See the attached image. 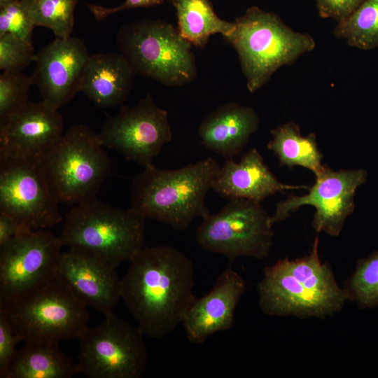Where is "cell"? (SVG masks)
I'll use <instances>...</instances> for the list:
<instances>
[{
    "label": "cell",
    "mask_w": 378,
    "mask_h": 378,
    "mask_svg": "<svg viewBox=\"0 0 378 378\" xmlns=\"http://www.w3.org/2000/svg\"><path fill=\"white\" fill-rule=\"evenodd\" d=\"M99 134L87 125L70 127L43 160L51 188L60 203L96 198L111 172V162Z\"/></svg>",
    "instance_id": "cell-8"
},
{
    "label": "cell",
    "mask_w": 378,
    "mask_h": 378,
    "mask_svg": "<svg viewBox=\"0 0 378 378\" xmlns=\"http://www.w3.org/2000/svg\"><path fill=\"white\" fill-rule=\"evenodd\" d=\"M22 340L13 331L6 318L0 313V377L6 378L10 363L18 350L16 345Z\"/></svg>",
    "instance_id": "cell-31"
},
{
    "label": "cell",
    "mask_w": 378,
    "mask_h": 378,
    "mask_svg": "<svg viewBox=\"0 0 378 378\" xmlns=\"http://www.w3.org/2000/svg\"><path fill=\"white\" fill-rule=\"evenodd\" d=\"M98 134L104 146L144 167L153 164L172 139L168 112L155 104L150 93L134 106H122L116 115L106 120Z\"/></svg>",
    "instance_id": "cell-13"
},
{
    "label": "cell",
    "mask_w": 378,
    "mask_h": 378,
    "mask_svg": "<svg viewBox=\"0 0 378 378\" xmlns=\"http://www.w3.org/2000/svg\"><path fill=\"white\" fill-rule=\"evenodd\" d=\"M343 288L348 300L360 309L378 307V251L357 261Z\"/></svg>",
    "instance_id": "cell-27"
},
{
    "label": "cell",
    "mask_w": 378,
    "mask_h": 378,
    "mask_svg": "<svg viewBox=\"0 0 378 378\" xmlns=\"http://www.w3.org/2000/svg\"><path fill=\"white\" fill-rule=\"evenodd\" d=\"M120 279V298L145 335L162 338L175 330L195 299V267L178 249L144 247Z\"/></svg>",
    "instance_id": "cell-1"
},
{
    "label": "cell",
    "mask_w": 378,
    "mask_h": 378,
    "mask_svg": "<svg viewBox=\"0 0 378 378\" xmlns=\"http://www.w3.org/2000/svg\"><path fill=\"white\" fill-rule=\"evenodd\" d=\"M46 229L19 234L0 246V303L52 274L62 247Z\"/></svg>",
    "instance_id": "cell-14"
},
{
    "label": "cell",
    "mask_w": 378,
    "mask_h": 378,
    "mask_svg": "<svg viewBox=\"0 0 378 378\" xmlns=\"http://www.w3.org/2000/svg\"><path fill=\"white\" fill-rule=\"evenodd\" d=\"M318 244L317 236L307 255L264 267L257 289L265 314L325 319L342 309L346 294L329 263L321 261Z\"/></svg>",
    "instance_id": "cell-2"
},
{
    "label": "cell",
    "mask_w": 378,
    "mask_h": 378,
    "mask_svg": "<svg viewBox=\"0 0 378 378\" xmlns=\"http://www.w3.org/2000/svg\"><path fill=\"white\" fill-rule=\"evenodd\" d=\"M333 34L351 47L364 50L378 48V0H363L337 22Z\"/></svg>",
    "instance_id": "cell-25"
},
{
    "label": "cell",
    "mask_w": 378,
    "mask_h": 378,
    "mask_svg": "<svg viewBox=\"0 0 378 378\" xmlns=\"http://www.w3.org/2000/svg\"><path fill=\"white\" fill-rule=\"evenodd\" d=\"M258 126L259 117L253 108L228 102L202 120L198 134L205 148L232 158L243 150Z\"/></svg>",
    "instance_id": "cell-20"
},
{
    "label": "cell",
    "mask_w": 378,
    "mask_h": 378,
    "mask_svg": "<svg viewBox=\"0 0 378 378\" xmlns=\"http://www.w3.org/2000/svg\"><path fill=\"white\" fill-rule=\"evenodd\" d=\"M315 177L307 194L290 195L276 204L274 214L270 216L272 225L286 220L300 207L312 206L315 208L312 223L314 231L332 237L340 235L346 218L354 211L356 192L366 182L368 173L363 169L335 171L325 165Z\"/></svg>",
    "instance_id": "cell-12"
},
{
    "label": "cell",
    "mask_w": 378,
    "mask_h": 378,
    "mask_svg": "<svg viewBox=\"0 0 378 378\" xmlns=\"http://www.w3.org/2000/svg\"><path fill=\"white\" fill-rule=\"evenodd\" d=\"M176 9L177 29L180 35L198 48H204L211 36L227 35L234 22L219 18L211 0H172Z\"/></svg>",
    "instance_id": "cell-24"
},
{
    "label": "cell",
    "mask_w": 378,
    "mask_h": 378,
    "mask_svg": "<svg viewBox=\"0 0 378 378\" xmlns=\"http://www.w3.org/2000/svg\"><path fill=\"white\" fill-rule=\"evenodd\" d=\"M79 373L77 363L58 342H26L10 363L6 378H70Z\"/></svg>",
    "instance_id": "cell-22"
},
{
    "label": "cell",
    "mask_w": 378,
    "mask_h": 378,
    "mask_svg": "<svg viewBox=\"0 0 378 378\" xmlns=\"http://www.w3.org/2000/svg\"><path fill=\"white\" fill-rule=\"evenodd\" d=\"M55 272L87 307L104 316L113 314L120 298V279L115 269L69 249L61 253Z\"/></svg>",
    "instance_id": "cell-18"
},
{
    "label": "cell",
    "mask_w": 378,
    "mask_h": 378,
    "mask_svg": "<svg viewBox=\"0 0 378 378\" xmlns=\"http://www.w3.org/2000/svg\"><path fill=\"white\" fill-rule=\"evenodd\" d=\"M57 200L41 162L0 157V213L31 230L62 221Z\"/></svg>",
    "instance_id": "cell-11"
},
{
    "label": "cell",
    "mask_w": 378,
    "mask_h": 378,
    "mask_svg": "<svg viewBox=\"0 0 378 378\" xmlns=\"http://www.w3.org/2000/svg\"><path fill=\"white\" fill-rule=\"evenodd\" d=\"M34 27L20 0H0V35L9 34L32 43Z\"/></svg>",
    "instance_id": "cell-29"
},
{
    "label": "cell",
    "mask_w": 378,
    "mask_h": 378,
    "mask_svg": "<svg viewBox=\"0 0 378 378\" xmlns=\"http://www.w3.org/2000/svg\"><path fill=\"white\" fill-rule=\"evenodd\" d=\"M78 337L77 365L88 378H141L148 354L142 330L113 314Z\"/></svg>",
    "instance_id": "cell-9"
},
{
    "label": "cell",
    "mask_w": 378,
    "mask_h": 378,
    "mask_svg": "<svg viewBox=\"0 0 378 378\" xmlns=\"http://www.w3.org/2000/svg\"><path fill=\"white\" fill-rule=\"evenodd\" d=\"M172 0H125L120 6L115 7H106L101 5L87 4L94 18L99 21L118 12L128 10L139 8H148L162 4L164 1L171 2Z\"/></svg>",
    "instance_id": "cell-33"
},
{
    "label": "cell",
    "mask_w": 378,
    "mask_h": 378,
    "mask_svg": "<svg viewBox=\"0 0 378 378\" xmlns=\"http://www.w3.org/2000/svg\"><path fill=\"white\" fill-rule=\"evenodd\" d=\"M0 313L24 342L78 339L88 327L87 307L56 272L0 303Z\"/></svg>",
    "instance_id": "cell-6"
},
{
    "label": "cell",
    "mask_w": 378,
    "mask_h": 378,
    "mask_svg": "<svg viewBox=\"0 0 378 378\" xmlns=\"http://www.w3.org/2000/svg\"><path fill=\"white\" fill-rule=\"evenodd\" d=\"M271 134L272 139L267 147L277 157L280 165L304 167L315 176L324 169L323 154L314 133L304 136L298 124L288 122L273 128Z\"/></svg>",
    "instance_id": "cell-23"
},
{
    "label": "cell",
    "mask_w": 378,
    "mask_h": 378,
    "mask_svg": "<svg viewBox=\"0 0 378 378\" xmlns=\"http://www.w3.org/2000/svg\"><path fill=\"white\" fill-rule=\"evenodd\" d=\"M64 120L43 101L28 102L0 122V157L43 162L62 136Z\"/></svg>",
    "instance_id": "cell-15"
},
{
    "label": "cell",
    "mask_w": 378,
    "mask_h": 378,
    "mask_svg": "<svg viewBox=\"0 0 378 378\" xmlns=\"http://www.w3.org/2000/svg\"><path fill=\"white\" fill-rule=\"evenodd\" d=\"M272 227L270 216L260 202L230 200L218 212L202 218L196 240L204 250L230 261L239 257L263 259L273 244Z\"/></svg>",
    "instance_id": "cell-10"
},
{
    "label": "cell",
    "mask_w": 378,
    "mask_h": 378,
    "mask_svg": "<svg viewBox=\"0 0 378 378\" xmlns=\"http://www.w3.org/2000/svg\"><path fill=\"white\" fill-rule=\"evenodd\" d=\"M246 288L243 277L232 267L226 268L211 290L201 298L195 297L188 308L181 323L188 340L202 344L216 332L232 328Z\"/></svg>",
    "instance_id": "cell-17"
},
{
    "label": "cell",
    "mask_w": 378,
    "mask_h": 378,
    "mask_svg": "<svg viewBox=\"0 0 378 378\" xmlns=\"http://www.w3.org/2000/svg\"><path fill=\"white\" fill-rule=\"evenodd\" d=\"M90 55L83 41L71 36L55 37L41 48L31 77L42 101L57 110L71 101L80 91Z\"/></svg>",
    "instance_id": "cell-16"
},
{
    "label": "cell",
    "mask_w": 378,
    "mask_h": 378,
    "mask_svg": "<svg viewBox=\"0 0 378 378\" xmlns=\"http://www.w3.org/2000/svg\"><path fill=\"white\" fill-rule=\"evenodd\" d=\"M116 43L136 75L169 87L192 82L197 68L192 44L172 24L144 19L121 26Z\"/></svg>",
    "instance_id": "cell-7"
},
{
    "label": "cell",
    "mask_w": 378,
    "mask_h": 378,
    "mask_svg": "<svg viewBox=\"0 0 378 378\" xmlns=\"http://www.w3.org/2000/svg\"><path fill=\"white\" fill-rule=\"evenodd\" d=\"M135 76L129 62L120 52L90 55L80 91L99 107H115L127 99Z\"/></svg>",
    "instance_id": "cell-21"
},
{
    "label": "cell",
    "mask_w": 378,
    "mask_h": 378,
    "mask_svg": "<svg viewBox=\"0 0 378 378\" xmlns=\"http://www.w3.org/2000/svg\"><path fill=\"white\" fill-rule=\"evenodd\" d=\"M35 27L50 29L55 37L69 38L78 0H20Z\"/></svg>",
    "instance_id": "cell-26"
},
{
    "label": "cell",
    "mask_w": 378,
    "mask_h": 378,
    "mask_svg": "<svg viewBox=\"0 0 378 378\" xmlns=\"http://www.w3.org/2000/svg\"><path fill=\"white\" fill-rule=\"evenodd\" d=\"M308 189L307 186L285 184L271 172L258 149L253 148L239 162L225 160L212 181L211 189L226 199L260 202L288 190Z\"/></svg>",
    "instance_id": "cell-19"
},
{
    "label": "cell",
    "mask_w": 378,
    "mask_h": 378,
    "mask_svg": "<svg viewBox=\"0 0 378 378\" xmlns=\"http://www.w3.org/2000/svg\"><path fill=\"white\" fill-rule=\"evenodd\" d=\"M32 85L31 76L22 71H3L0 76V122L29 102V90Z\"/></svg>",
    "instance_id": "cell-28"
},
{
    "label": "cell",
    "mask_w": 378,
    "mask_h": 378,
    "mask_svg": "<svg viewBox=\"0 0 378 378\" xmlns=\"http://www.w3.org/2000/svg\"><path fill=\"white\" fill-rule=\"evenodd\" d=\"M29 230H33L27 227L10 216L0 213V246Z\"/></svg>",
    "instance_id": "cell-34"
},
{
    "label": "cell",
    "mask_w": 378,
    "mask_h": 378,
    "mask_svg": "<svg viewBox=\"0 0 378 378\" xmlns=\"http://www.w3.org/2000/svg\"><path fill=\"white\" fill-rule=\"evenodd\" d=\"M219 169L211 157L176 169L145 167L132 179L130 208L145 218L183 230L209 214L205 198Z\"/></svg>",
    "instance_id": "cell-3"
},
{
    "label": "cell",
    "mask_w": 378,
    "mask_h": 378,
    "mask_svg": "<svg viewBox=\"0 0 378 378\" xmlns=\"http://www.w3.org/2000/svg\"><path fill=\"white\" fill-rule=\"evenodd\" d=\"M223 38L237 53L251 93L260 89L278 69L294 63L316 46L310 34L294 31L277 15L258 6L237 18Z\"/></svg>",
    "instance_id": "cell-5"
},
{
    "label": "cell",
    "mask_w": 378,
    "mask_h": 378,
    "mask_svg": "<svg viewBox=\"0 0 378 378\" xmlns=\"http://www.w3.org/2000/svg\"><path fill=\"white\" fill-rule=\"evenodd\" d=\"M145 218L96 198L76 204L66 214L59 237L62 246L116 269L143 248Z\"/></svg>",
    "instance_id": "cell-4"
},
{
    "label": "cell",
    "mask_w": 378,
    "mask_h": 378,
    "mask_svg": "<svg viewBox=\"0 0 378 378\" xmlns=\"http://www.w3.org/2000/svg\"><path fill=\"white\" fill-rule=\"evenodd\" d=\"M363 0H315L318 15L337 22L348 17Z\"/></svg>",
    "instance_id": "cell-32"
},
{
    "label": "cell",
    "mask_w": 378,
    "mask_h": 378,
    "mask_svg": "<svg viewBox=\"0 0 378 378\" xmlns=\"http://www.w3.org/2000/svg\"><path fill=\"white\" fill-rule=\"evenodd\" d=\"M36 53L31 43L9 34L0 35V69L22 71L32 62Z\"/></svg>",
    "instance_id": "cell-30"
}]
</instances>
